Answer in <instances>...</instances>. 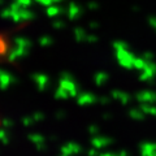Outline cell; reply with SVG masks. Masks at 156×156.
Wrapping results in <instances>:
<instances>
[{
    "label": "cell",
    "mask_w": 156,
    "mask_h": 156,
    "mask_svg": "<svg viewBox=\"0 0 156 156\" xmlns=\"http://www.w3.org/2000/svg\"><path fill=\"white\" fill-rule=\"evenodd\" d=\"M113 48H115V52H116V57H117V61L121 66L126 68V69H131L134 68V61H135V57L131 51L129 50L128 44L122 41H116L113 43Z\"/></svg>",
    "instance_id": "1"
},
{
    "label": "cell",
    "mask_w": 156,
    "mask_h": 156,
    "mask_svg": "<svg viewBox=\"0 0 156 156\" xmlns=\"http://www.w3.org/2000/svg\"><path fill=\"white\" fill-rule=\"evenodd\" d=\"M11 9H12V20L14 22H25V21H30V20L34 18V13L30 9L21 8L16 3L11 4Z\"/></svg>",
    "instance_id": "2"
},
{
    "label": "cell",
    "mask_w": 156,
    "mask_h": 156,
    "mask_svg": "<svg viewBox=\"0 0 156 156\" xmlns=\"http://www.w3.org/2000/svg\"><path fill=\"white\" fill-rule=\"evenodd\" d=\"M58 86L62 87L64 90L69 92L70 96H78V90H77V85L73 77L69 73H61L60 76V81H58Z\"/></svg>",
    "instance_id": "3"
},
{
    "label": "cell",
    "mask_w": 156,
    "mask_h": 156,
    "mask_svg": "<svg viewBox=\"0 0 156 156\" xmlns=\"http://www.w3.org/2000/svg\"><path fill=\"white\" fill-rule=\"evenodd\" d=\"M156 76V62L154 61H148L147 65L143 70H140L139 74V80L142 82H148Z\"/></svg>",
    "instance_id": "4"
},
{
    "label": "cell",
    "mask_w": 156,
    "mask_h": 156,
    "mask_svg": "<svg viewBox=\"0 0 156 156\" xmlns=\"http://www.w3.org/2000/svg\"><path fill=\"white\" fill-rule=\"evenodd\" d=\"M136 100L139 101V104H154L156 103V91H140L136 94Z\"/></svg>",
    "instance_id": "5"
},
{
    "label": "cell",
    "mask_w": 156,
    "mask_h": 156,
    "mask_svg": "<svg viewBox=\"0 0 156 156\" xmlns=\"http://www.w3.org/2000/svg\"><path fill=\"white\" fill-rule=\"evenodd\" d=\"M91 144L92 147L96 148V150H100V148H104V147H108L111 144V139L108 136H101V135H95L94 138L91 139Z\"/></svg>",
    "instance_id": "6"
},
{
    "label": "cell",
    "mask_w": 156,
    "mask_h": 156,
    "mask_svg": "<svg viewBox=\"0 0 156 156\" xmlns=\"http://www.w3.org/2000/svg\"><path fill=\"white\" fill-rule=\"evenodd\" d=\"M77 101L80 105H90L96 101V96L91 92H82L77 96Z\"/></svg>",
    "instance_id": "7"
},
{
    "label": "cell",
    "mask_w": 156,
    "mask_h": 156,
    "mask_svg": "<svg viewBox=\"0 0 156 156\" xmlns=\"http://www.w3.org/2000/svg\"><path fill=\"white\" fill-rule=\"evenodd\" d=\"M29 52V48H23V47H20V46H16L13 50L9 51V55H8V60L9 61H16L17 58L25 56L26 53Z\"/></svg>",
    "instance_id": "8"
},
{
    "label": "cell",
    "mask_w": 156,
    "mask_h": 156,
    "mask_svg": "<svg viewBox=\"0 0 156 156\" xmlns=\"http://www.w3.org/2000/svg\"><path fill=\"white\" fill-rule=\"evenodd\" d=\"M33 81L39 90H44L48 85V77L46 74H43V73H37V74H34Z\"/></svg>",
    "instance_id": "9"
},
{
    "label": "cell",
    "mask_w": 156,
    "mask_h": 156,
    "mask_svg": "<svg viewBox=\"0 0 156 156\" xmlns=\"http://www.w3.org/2000/svg\"><path fill=\"white\" fill-rule=\"evenodd\" d=\"M111 96L113 98V99L116 100H119L121 104H129V101H130V95L128 94V92H124V91H121V90H113L111 92Z\"/></svg>",
    "instance_id": "10"
},
{
    "label": "cell",
    "mask_w": 156,
    "mask_h": 156,
    "mask_svg": "<svg viewBox=\"0 0 156 156\" xmlns=\"http://www.w3.org/2000/svg\"><path fill=\"white\" fill-rule=\"evenodd\" d=\"M82 13V9L81 7L78 5L77 3H70L69 5H68V9H66V14L69 20H76L80 17V14Z\"/></svg>",
    "instance_id": "11"
},
{
    "label": "cell",
    "mask_w": 156,
    "mask_h": 156,
    "mask_svg": "<svg viewBox=\"0 0 156 156\" xmlns=\"http://www.w3.org/2000/svg\"><path fill=\"white\" fill-rule=\"evenodd\" d=\"M0 82H2V89L5 90L14 82V78H13V76L11 74V73H8L5 70H2L0 72Z\"/></svg>",
    "instance_id": "12"
},
{
    "label": "cell",
    "mask_w": 156,
    "mask_h": 156,
    "mask_svg": "<svg viewBox=\"0 0 156 156\" xmlns=\"http://www.w3.org/2000/svg\"><path fill=\"white\" fill-rule=\"evenodd\" d=\"M80 151H81V147H80V144H77V143H68L65 146H62V148H61L62 155H65V156L76 155L80 152Z\"/></svg>",
    "instance_id": "13"
},
{
    "label": "cell",
    "mask_w": 156,
    "mask_h": 156,
    "mask_svg": "<svg viewBox=\"0 0 156 156\" xmlns=\"http://www.w3.org/2000/svg\"><path fill=\"white\" fill-rule=\"evenodd\" d=\"M94 81H95L96 86H103L107 83V81H108V74H107L105 72H98L94 76Z\"/></svg>",
    "instance_id": "14"
},
{
    "label": "cell",
    "mask_w": 156,
    "mask_h": 156,
    "mask_svg": "<svg viewBox=\"0 0 156 156\" xmlns=\"http://www.w3.org/2000/svg\"><path fill=\"white\" fill-rule=\"evenodd\" d=\"M73 35H74V39L77 42H80V43L81 42H86L87 34H86V31L82 27H76L74 31H73Z\"/></svg>",
    "instance_id": "15"
},
{
    "label": "cell",
    "mask_w": 156,
    "mask_h": 156,
    "mask_svg": "<svg viewBox=\"0 0 156 156\" xmlns=\"http://www.w3.org/2000/svg\"><path fill=\"white\" fill-rule=\"evenodd\" d=\"M129 115H130L131 119H134V120H143L144 117H146V113L143 112V109L140 108V107H139V108H133V109H130Z\"/></svg>",
    "instance_id": "16"
},
{
    "label": "cell",
    "mask_w": 156,
    "mask_h": 156,
    "mask_svg": "<svg viewBox=\"0 0 156 156\" xmlns=\"http://www.w3.org/2000/svg\"><path fill=\"white\" fill-rule=\"evenodd\" d=\"M14 44L20 46V47H23V48H29V50H30L31 42L25 37H17L16 39H14Z\"/></svg>",
    "instance_id": "17"
},
{
    "label": "cell",
    "mask_w": 156,
    "mask_h": 156,
    "mask_svg": "<svg viewBox=\"0 0 156 156\" xmlns=\"http://www.w3.org/2000/svg\"><path fill=\"white\" fill-rule=\"evenodd\" d=\"M62 12V8L61 7H58V5H55V4H52V5L50 7H47V14L50 17H56L58 16Z\"/></svg>",
    "instance_id": "18"
},
{
    "label": "cell",
    "mask_w": 156,
    "mask_h": 156,
    "mask_svg": "<svg viewBox=\"0 0 156 156\" xmlns=\"http://www.w3.org/2000/svg\"><path fill=\"white\" fill-rule=\"evenodd\" d=\"M147 60L143 57V56H139V57H135V61H134V68L138 70H143L146 65H147Z\"/></svg>",
    "instance_id": "19"
},
{
    "label": "cell",
    "mask_w": 156,
    "mask_h": 156,
    "mask_svg": "<svg viewBox=\"0 0 156 156\" xmlns=\"http://www.w3.org/2000/svg\"><path fill=\"white\" fill-rule=\"evenodd\" d=\"M140 108L143 109V112L146 115L156 117V105L155 104H140Z\"/></svg>",
    "instance_id": "20"
},
{
    "label": "cell",
    "mask_w": 156,
    "mask_h": 156,
    "mask_svg": "<svg viewBox=\"0 0 156 156\" xmlns=\"http://www.w3.org/2000/svg\"><path fill=\"white\" fill-rule=\"evenodd\" d=\"M29 138H30V140L37 146V147H41V146H43V140H44V139H43V136L41 134H30Z\"/></svg>",
    "instance_id": "21"
},
{
    "label": "cell",
    "mask_w": 156,
    "mask_h": 156,
    "mask_svg": "<svg viewBox=\"0 0 156 156\" xmlns=\"http://www.w3.org/2000/svg\"><path fill=\"white\" fill-rule=\"evenodd\" d=\"M69 92H68L66 90H64L62 87L58 86L57 87V90L55 92V98H57V99H66V98H69Z\"/></svg>",
    "instance_id": "22"
},
{
    "label": "cell",
    "mask_w": 156,
    "mask_h": 156,
    "mask_svg": "<svg viewBox=\"0 0 156 156\" xmlns=\"http://www.w3.org/2000/svg\"><path fill=\"white\" fill-rule=\"evenodd\" d=\"M53 43V39L50 35H43L39 38V44L43 46V47H47V46H51Z\"/></svg>",
    "instance_id": "23"
},
{
    "label": "cell",
    "mask_w": 156,
    "mask_h": 156,
    "mask_svg": "<svg viewBox=\"0 0 156 156\" xmlns=\"http://www.w3.org/2000/svg\"><path fill=\"white\" fill-rule=\"evenodd\" d=\"M14 3L18 4L21 8H29V7L31 5L33 0H14Z\"/></svg>",
    "instance_id": "24"
},
{
    "label": "cell",
    "mask_w": 156,
    "mask_h": 156,
    "mask_svg": "<svg viewBox=\"0 0 156 156\" xmlns=\"http://www.w3.org/2000/svg\"><path fill=\"white\" fill-rule=\"evenodd\" d=\"M35 2L39 3V4H42V5L50 7V5H52V4H55L57 2H61V0H35Z\"/></svg>",
    "instance_id": "25"
},
{
    "label": "cell",
    "mask_w": 156,
    "mask_h": 156,
    "mask_svg": "<svg viewBox=\"0 0 156 156\" xmlns=\"http://www.w3.org/2000/svg\"><path fill=\"white\" fill-rule=\"evenodd\" d=\"M22 122H23V125H25V126H30L31 124L35 122V120H34L33 116H29V117H25V119L22 120Z\"/></svg>",
    "instance_id": "26"
},
{
    "label": "cell",
    "mask_w": 156,
    "mask_h": 156,
    "mask_svg": "<svg viewBox=\"0 0 156 156\" xmlns=\"http://www.w3.org/2000/svg\"><path fill=\"white\" fill-rule=\"evenodd\" d=\"M52 26L55 27V29H62L65 26V23L61 21V20H56V21H53L52 22Z\"/></svg>",
    "instance_id": "27"
},
{
    "label": "cell",
    "mask_w": 156,
    "mask_h": 156,
    "mask_svg": "<svg viewBox=\"0 0 156 156\" xmlns=\"http://www.w3.org/2000/svg\"><path fill=\"white\" fill-rule=\"evenodd\" d=\"M96 41H98L96 35H94V34H87V37H86V42L87 43H95Z\"/></svg>",
    "instance_id": "28"
},
{
    "label": "cell",
    "mask_w": 156,
    "mask_h": 156,
    "mask_svg": "<svg viewBox=\"0 0 156 156\" xmlns=\"http://www.w3.org/2000/svg\"><path fill=\"white\" fill-rule=\"evenodd\" d=\"M148 22H150V25L154 27V30L156 31V17H150L148 18Z\"/></svg>",
    "instance_id": "29"
},
{
    "label": "cell",
    "mask_w": 156,
    "mask_h": 156,
    "mask_svg": "<svg viewBox=\"0 0 156 156\" xmlns=\"http://www.w3.org/2000/svg\"><path fill=\"white\" fill-rule=\"evenodd\" d=\"M87 155H89V156H96V155H98V150L92 147V148L89 151V152H87Z\"/></svg>",
    "instance_id": "30"
},
{
    "label": "cell",
    "mask_w": 156,
    "mask_h": 156,
    "mask_svg": "<svg viewBox=\"0 0 156 156\" xmlns=\"http://www.w3.org/2000/svg\"><path fill=\"white\" fill-rule=\"evenodd\" d=\"M90 133H91V135H98V128H96V126H91V128H90Z\"/></svg>",
    "instance_id": "31"
},
{
    "label": "cell",
    "mask_w": 156,
    "mask_h": 156,
    "mask_svg": "<svg viewBox=\"0 0 156 156\" xmlns=\"http://www.w3.org/2000/svg\"><path fill=\"white\" fill-rule=\"evenodd\" d=\"M11 125H12V121H9L7 119L3 120V126H5V128H7V126H11Z\"/></svg>",
    "instance_id": "32"
},
{
    "label": "cell",
    "mask_w": 156,
    "mask_h": 156,
    "mask_svg": "<svg viewBox=\"0 0 156 156\" xmlns=\"http://www.w3.org/2000/svg\"><path fill=\"white\" fill-rule=\"evenodd\" d=\"M99 101L101 104H107L109 101V99H108V98H105V96H103V98H100V99H99Z\"/></svg>",
    "instance_id": "33"
},
{
    "label": "cell",
    "mask_w": 156,
    "mask_h": 156,
    "mask_svg": "<svg viewBox=\"0 0 156 156\" xmlns=\"http://www.w3.org/2000/svg\"><path fill=\"white\" fill-rule=\"evenodd\" d=\"M2 139H3V142L4 143H7V134H5V131H2Z\"/></svg>",
    "instance_id": "34"
},
{
    "label": "cell",
    "mask_w": 156,
    "mask_h": 156,
    "mask_svg": "<svg viewBox=\"0 0 156 156\" xmlns=\"http://www.w3.org/2000/svg\"><path fill=\"white\" fill-rule=\"evenodd\" d=\"M89 8L90 9H96L98 8V4L96 3H89Z\"/></svg>",
    "instance_id": "35"
},
{
    "label": "cell",
    "mask_w": 156,
    "mask_h": 156,
    "mask_svg": "<svg viewBox=\"0 0 156 156\" xmlns=\"http://www.w3.org/2000/svg\"><path fill=\"white\" fill-rule=\"evenodd\" d=\"M90 27H91V29H96V27H98V23H96V22H91V23H90Z\"/></svg>",
    "instance_id": "36"
},
{
    "label": "cell",
    "mask_w": 156,
    "mask_h": 156,
    "mask_svg": "<svg viewBox=\"0 0 156 156\" xmlns=\"http://www.w3.org/2000/svg\"><path fill=\"white\" fill-rule=\"evenodd\" d=\"M62 156H65V155H62Z\"/></svg>",
    "instance_id": "37"
}]
</instances>
